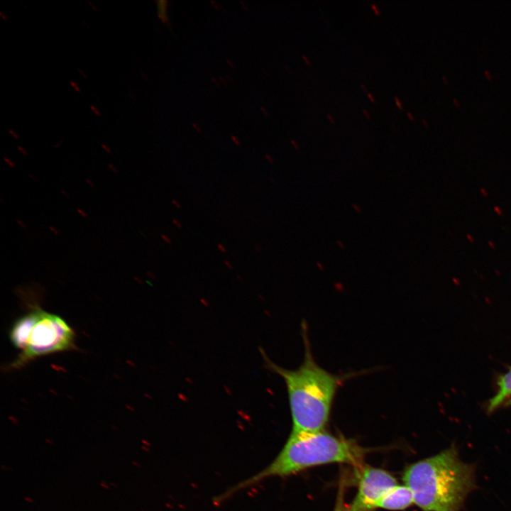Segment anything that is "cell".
<instances>
[{
	"mask_svg": "<svg viewBox=\"0 0 511 511\" xmlns=\"http://www.w3.org/2000/svg\"><path fill=\"white\" fill-rule=\"evenodd\" d=\"M488 246H489L490 248H492V249H495V243H494L493 241H488Z\"/></svg>",
	"mask_w": 511,
	"mask_h": 511,
	"instance_id": "cell-44",
	"label": "cell"
},
{
	"mask_svg": "<svg viewBox=\"0 0 511 511\" xmlns=\"http://www.w3.org/2000/svg\"><path fill=\"white\" fill-rule=\"evenodd\" d=\"M89 108H90L91 111L97 116H101L100 111L99 110V109L97 106H95L94 105H90Z\"/></svg>",
	"mask_w": 511,
	"mask_h": 511,
	"instance_id": "cell-13",
	"label": "cell"
},
{
	"mask_svg": "<svg viewBox=\"0 0 511 511\" xmlns=\"http://www.w3.org/2000/svg\"><path fill=\"white\" fill-rule=\"evenodd\" d=\"M171 202L177 209L181 208V204L177 199H172Z\"/></svg>",
	"mask_w": 511,
	"mask_h": 511,
	"instance_id": "cell-27",
	"label": "cell"
},
{
	"mask_svg": "<svg viewBox=\"0 0 511 511\" xmlns=\"http://www.w3.org/2000/svg\"><path fill=\"white\" fill-rule=\"evenodd\" d=\"M452 102H453V104H454L456 108H459V107H461V104L460 100H459L457 97H454L452 98Z\"/></svg>",
	"mask_w": 511,
	"mask_h": 511,
	"instance_id": "cell-17",
	"label": "cell"
},
{
	"mask_svg": "<svg viewBox=\"0 0 511 511\" xmlns=\"http://www.w3.org/2000/svg\"><path fill=\"white\" fill-rule=\"evenodd\" d=\"M353 207L354 208V209L356 210V211H357V212H361V209H360V207H359L358 206H357L356 204H353Z\"/></svg>",
	"mask_w": 511,
	"mask_h": 511,
	"instance_id": "cell-51",
	"label": "cell"
},
{
	"mask_svg": "<svg viewBox=\"0 0 511 511\" xmlns=\"http://www.w3.org/2000/svg\"><path fill=\"white\" fill-rule=\"evenodd\" d=\"M110 485H112V486H114V487H116V485L114 483H110Z\"/></svg>",
	"mask_w": 511,
	"mask_h": 511,
	"instance_id": "cell-60",
	"label": "cell"
},
{
	"mask_svg": "<svg viewBox=\"0 0 511 511\" xmlns=\"http://www.w3.org/2000/svg\"><path fill=\"white\" fill-rule=\"evenodd\" d=\"M505 406H511V399L508 400L505 403V405H504L503 407H505Z\"/></svg>",
	"mask_w": 511,
	"mask_h": 511,
	"instance_id": "cell-53",
	"label": "cell"
},
{
	"mask_svg": "<svg viewBox=\"0 0 511 511\" xmlns=\"http://www.w3.org/2000/svg\"><path fill=\"white\" fill-rule=\"evenodd\" d=\"M101 147L102 148V149H103L106 153H108V154H111V150L110 147H109L108 145H106V144H105V143H101Z\"/></svg>",
	"mask_w": 511,
	"mask_h": 511,
	"instance_id": "cell-19",
	"label": "cell"
},
{
	"mask_svg": "<svg viewBox=\"0 0 511 511\" xmlns=\"http://www.w3.org/2000/svg\"><path fill=\"white\" fill-rule=\"evenodd\" d=\"M217 248L223 253H226L228 251L227 249L226 248V247L221 243H218Z\"/></svg>",
	"mask_w": 511,
	"mask_h": 511,
	"instance_id": "cell-23",
	"label": "cell"
},
{
	"mask_svg": "<svg viewBox=\"0 0 511 511\" xmlns=\"http://www.w3.org/2000/svg\"><path fill=\"white\" fill-rule=\"evenodd\" d=\"M75 334L60 316L40 309L24 348L11 363L18 368L35 358L72 349Z\"/></svg>",
	"mask_w": 511,
	"mask_h": 511,
	"instance_id": "cell-4",
	"label": "cell"
},
{
	"mask_svg": "<svg viewBox=\"0 0 511 511\" xmlns=\"http://www.w3.org/2000/svg\"><path fill=\"white\" fill-rule=\"evenodd\" d=\"M363 449L356 442L324 430L292 432L282 450L268 466L231 488L224 496L227 497L268 478L287 476L315 466L344 463L363 468Z\"/></svg>",
	"mask_w": 511,
	"mask_h": 511,
	"instance_id": "cell-3",
	"label": "cell"
},
{
	"mask_svg": "<svg viewBox=\"0 0 511 511\" xmlns=\"http://www.w3.org/2000/svg\"><path fill=\"white\" fill-rule=\"evenodd\" d=\"M8 131H9V134H10L13 138H15V139H16V140H18V139L20 138V136H19V135L17 133V132H16V131H13V129L9 128V129H8Z\"/></svg>",
	"mask_w": 511,
	"mask_h": 511,
	"instance_id": "cell-16",
	"label": "cell"
},
{
	"mask_svg": "<svg viewBox=\"0 0 511 511\" xmlns=\"http://www.w3.org/2000/svg\"><path fill=\"white\" fill-rule=\"evenodd\" d=\"M317 266L319 267V268H320V269H322V270L324 269L323 265H322L321 263H319V262H317Z\"/></svg>",
	"mask_w": 511,
	"mask_h": 511,
	"instance_id": "cell-55",
	"label": "cell"
},
{
	"mask_svg": "<svg viewBox=\"0 0 511 511\" xmlns=\"http://www.w3.org/2000/svg\"><path fill=\"white\" fill-rule=\"evenodd\" d=\"M107 167H108L111 172H113L114 173H117V172H118V170H117L116 167L114 164H112V163L108 164V165H107Z\"/></svg>",
	"mask_w": 511,
	"mask_h": 511,
	"instance_id": "cell-22",
	"label": "cell"
},
{
	"mask_svg": "<svg viewBox=\"0 0 511 511\" xmlns=\"http://www.w3.org/2000/svg\"><path fill=\"white\" fill-rule=\"evenodd\" d=\"M466 238H467V239H468L471 243H473V242H474V238H473V237L470 233H467V234H466Z\"/></svg>",
	"mask_w": 511,
	"mask_h": 511,
	"instance_id": "cell-42",
	"label": "cell"
},
{
	"mask_svg": "<svg viewBox=\"0 0 511 511\" xmlns=\"http://www.w3.org/2000/svg\"><path fill=\"white\" fill-rule=\"evenodd\" d=\"M304 358L295 370H287L268 363L270 368L285 381L294 432L324 430L329 419L336 392L353 374L339 375L320 367L311 352L307 330L303 328Z\"/></svg>",
	"mask_w": 511,
	"mask_h": 511,
	"instance_id": "cell-2",
	"label": "cell"
},
{
	"mask_svg": "<svg viewBox=\"0 0 511 511\" xmlns=\"http://www.w3.org/2000/svg\"><path fill=\"white\" fill-rule=\"evenodd\" d=\"M61 193H62L65 197H67V198H70V194H69L65 189H61Z\"/></svg>",
	"mask_w": 511,
	"mask_h": 511,
	"instance_id": "cell-46",
	"label": "cell"
},
{
	"mask_svg": "<svg viewBox=\"0 0 511 511\" xmlns=\"http://www.w3.org/2000/svg\"><path fill=\"white\" fill-rule=\"evenodd\" d=\"M46 441H48L49 444H53L52 441H50L48 440H46Z\"/></svg>",
	"mask_w": 511,
	"mask_h": 511,
	"instance_id": "cell-63",
	"label": "cell"
},
{
	"mask_svg": "<svg viewBox=\"0 0 511 511\" xmlns=\"http://www.w3.org/2000/svg\"><path fill=\"white\" fill-rule=\"evenodd\" d=\"M82 22H83V24H84V26H86L89 29H90V27H89V26L87 23V21H84L83 20Z\"/></svg>",
	"mask_w": 511,
	"mask_h": 511,
	"instance_id": "cell-58",
	"label": "cell"
},
{
	"mask_svg": "<svg viewBox=\"0 0 511 511\" xmlns=\"http://www.w3.org/2000/svg\"><path fill=\"white\" fill-rule=\"evenodd\" d=\"M414 503L411 490L406 485H397L388 490L378 502L376 508L390 510H405Z\"/></svg>",
	"mask_w": 511,
	"mask_h": 511,
	"instance_id": "cell-6",
	"label": "cell"
},
{
	"mask_svg": "<svg viewBox=\"0 0 511 511\" xmlns=\"http://www.w3.org/2000/svg\"><path fill=\"white\" fill-rule=\"evenodd\" d=\"M49 229H50L55 235H57H57L60 234L59 231H58L56 228H55L54 226H49Z\"/></svg>",
	"mask_w": 511,
	"mask_h": 511,
	"instance_id": "cell-32",
	"label": "cell"
},
{
	"mask_svg": "<svg viewBox=\"0 0 511 511\" xmlns=\"http://www.w3.org/2000/svg\"><path fill=\"white\" fill-rule=\"evenodd\" d=\"M362 111H363V114L366 116V118L370 119V115L366 109H363Z\"/></svg>",
	"mask_w": 511,
	"mask_h": 511,
	"instance_id": "cell-40",
	"label": "cell"
},
{
	"mask_svg": "<svg viewBox=\"0 0 511 511\" xmlns=\"http://www.w3.org/2000/svg\"><path fill=\"white\" fill-rule=\"evenodd\" d=\"M407 116H408V118H409L411 121H414V120H415V119H414V116H413V114H412L411 112L407 111Z\"/></svg>",
	"mask_w": 511,
	"mask_h": 511,
	"instance_id": "cell-43",
	"label": "cell"
},
{
	"mask_svg": "<svg viewBox=\"0 0 511 511\" xmlns=\"http://www.w3.org/2000/svg\"><path fill=\"white\" fill-rule=\"evenodd\" d=\"M85 182H86L87 184L89 185L92 188H94V187H95V184H94V182H93L92 180L89 179V178H87V179L85 180Z\"/></svg>",
	"mask_w": 511,
	"mask_h": 511,
	"instance_id": "cell-30",
	"label": "cell"
},
{
	"mask_svg": "<svg viewBox=\"0 0 511 511\" xmlns=\"http://www.w3.org/2000/svg\"><path fill=\"white\" fill-rule=\"evenodd\" d=\"M497 391L495 394L488 400L486 403V412L490 414L511 399V367L507 372L498 376Z\"/></svg>",
	"mask_w": 511,
	"mask_h": 511,
	"instance_id": "cell-8",
	"label": "cell"
},
{
	"mask_svg": "<svg viewBox=\"0 0 511 511\" xmlns=\"http://www.w3.org/2000/svg\"><path fill=\"white\" fill-rule=\"evenodd\" d=\"M395 101L397 107L401 110L402 109V103L397 96L395 97Z\"/></svg>",
	"mask_w": 511,
	"mask_h": 511,
	"instance_id": "cell-21",
	"label": "cell"
},
{
	"mask_svg": "<svg viewBox=\"0 0 511 511\" xmlns=\"http://www.w3.org/2000/svg\"><path fill=\"white\" fill-rule=\"evenodd\" d=\"M397 484L388 471L367 466L363 468L358 493L346 511H372L385 494Z\"/></svg>",
	"mask_w": 511,
	"mask_h": 511,
	"instance_id": "cell-5",
	"label": "cell"
},
{
	"mask_svg": "<svg viewBox=\"0 0 511 511\" xmlns=\"http://www.w3.org/2000/svg\"><path fill=\"white\" fill-rule=\"evenodd\" d=\"M367 95H368V97L369 98V99L371 101V102H373V103H375V97L372 95V94H370V92H367Z\"/></svg>",
	"mask_w": 511,
	"mask_h": 511,
	"instance_id": "cell-36",
	"label": "cell"
},
{
	"mask_svg": "<svg viewBox=\"0 0 511 511\" xmlns=\"http://www.w3.org/2000/svg\"><path fill=\"white\" fill-rule=\"evenodd\" d=\"M0 16L4 21H8V18L4 12L0 11Z\"/></svg>",
	"mask_w": 511,
	"mask_h": 511,
	"instance_id": "cell-39",
	"label": "cell"
},
{
	"mask_svg": "<svg viewBox=\"0 0 511 511\" xmlns=\"http://www.w3.org/2000/svg\"><path fill=\"white\" fill-rule=\"evenodd\" d=\"M16 222L21 228H23V229L27 228V225L26 224V223L23 221L18 219H16Z\"/></svg>",
	"mask_w": 511,
	"mask_h": 511,
	"instance_id": "cell-28",
	"label": "cell"
},
{
	"mask_svg": "<svg viewBox=\"0 0 511 511\" xmlns=\"http://www.w3.org/2000/svg\"><path fill=\"white\" fill-rule=\"evenodd\" d=\"M88 4L89 5V6L92 8V9L94 12H97V11H98V8H97V6L92 1H88Z\"/></svg>",
	"mask_w": 511,
	"mask_h": 511,
	"instance_id": "cell-29",
	"label": "cell"
},
{
	"mask_svg": "<svg viewBox=\"0 0 511 511\" xmlns=\"http://www.w3.org/2000/svg\"><path fill=\"white\" fill-rule=\"evenodd\" d=\"M493 209H494L495 213L497 215H498V216L502 215V210L501 209V208L500 207H498L497 205L494 206Z\"/></svg>",
	"mask_w": 511,
	"mask_h": 511,
	"instance_id": "cell-20",
	"label": "cell"
},
{
	"mask_svg": "<svg viewBox=\"0 0 511 511\" xmlns=\"http://www.w3.org/2000/svg\"><path fill=\"white\" fill-rule=\"evenodd\" d=\"M100 485H101V487L104 488L105 489H109L108 485H106L104 482H101V483H100Z\"/></svg>",
	"mask_w": 511,
	"mask_h": 511,
	"instance_id": "cell-52",
	"label": "cell"
},
{
	"mask_svg": "<svg viewBox=\"0 0 511 511\" xmlns=\"http://www.w3.org/2000/svg\"><path fill=\"white\" fill-rule=\"evenodd\" d=\"M402 480L424 511H460L476 487L474 466L461 460L454 444L408 466Z\"/></svg>",
	"mask_w": 511,
	"mask_h": 511,
	"instance_id": "cell-1",
	"label": "cell"
},
{
	"mask_svg": "<svg viewBox=\"0 0 511 511\" xmlns=\"http://www.w3.org/2000/svg\"><path fill=\"white\" fill-rule=\"evenodd\" d=\"M172 222L177 229H181L182 227V224L176 219H173Z\"/></svg>",
	"mask_w": 511,
	"mask_h": 511,
	"instance_id": "cell-25",
	"label": "cell"
},
{
	"mask_svg": "<svg viewBox=\"0 0 511 511\" xmlns=\"http://www.w3.org/2000/svg\"><path fill=\"white\" fill-rule=\"evenodd\" d=\"M160 237H161V238H162L166 243H167V244H171V243H172V240H171V238H170L168 236H167L166 234L162 233V234L160 235Z\"/></svg>",
	"mask_w": 511,
	"mask_h": 511,
	"instance_id": "cell-15",
	"label": "cell"
},
{
	"mask_svg": "<svg viewBox=\"0 0 511 511\" xmlns=\"http://www.w3.org/2000/svg\"><path fill=\"white\" fill-rule=\"evenodd\" d=\"M344 485L343 482L340 483L336 501L334 511H346L347 506L344 504Z\"/></svg>",
	"mask_w": 511,
	"mask_h": 511,
	"instance_id": "cell-9",
	"label": "cell"
},
{
	"mask_svg": "<svg viewBox=\"0 0 511 511\" xmlns=\"http://www.w3.org/2000/svg\"><path fill=\"white\" fill-rule=\"evenodd\" d=\"M224 264H225L226 267H227V268H229V269H232V268H233L232 265L231 264V263H230L229 260H224Z\"/></svg>",
	"mask_w": 511,
	"mask_h": 511,
	"instance_id": "cell-38",
	"label": "cell"
},
{
	"mask_svg": "<svg viewBox=\"0 0 511 511\" xmlns=\"http://www.w3.org/2000/svg\"><path fill=\"white\" fill-rule=\"evenodd\" d=\"M133 463L134 465H136L137 466H138V463H136V462L133 461Z\"/></svg>",
	"mask_w": 511,
	"mask_h": 511,
	"instance_id": "cell-61",
	"label": "cell"
},
{
	"mask_svg": "<svg viewBox=\"0 0 511 511\" xmlns=\"http://www.w3.org/2000/svg\"><path fill=\"white\" fill-rule=\"evenodd\" d=\"M77 213H78L81 216H82V217H84V218H87V213H86V212L84 211V210H83L82 209L78 208V209H77Z\"/></svg>",
	"mask_w": 511,
	"mask_h": 511,
	"instance_id": "cell-26",
	"label": "cell"
},
{
	"mask_svg": "<svg viewBox=\"0 0 511 511\" xmlns=\"http://www.w3.org/2000/svg\"><path fill=\"white\" fill-rule=\"evenodd\" d=\"M361 87L364 89L365 92H367V89H366L365 84H361Z\"/></svg>",
	"mask_w": 511,
	"mask_h": 511,
	"instance_id": "cell-59",
	"label": "cell"
},
{
	"mask_svg": "<svg viewBox=\"0 0 511 511\" xmlns=\"http://www.w3.org/2000/svg\"><path fill=\"white\" fill-rule=\"evenodd\" d=\"M17 149L24 156H28V151L23 147H22L21 145H18Z\"/></svg>",
	"mask_w": 511,
	"mask_h": 511,
	"instance_id": "cell-18",
	"label": "cell"
},
{
	"mask_svg": "<svg viewBox=\"0 0 511 511\" xmlns=\"http://www.w3.org/2000/svg\"><path fill=\"white\" fill-rule=\"evenodd\" d=\"M254 249L256 252L260 253L262 251V247L258 244H256L254 246Z\"/></svg>",
	"mask_w": 511,
	"mask_h": 511,
	"instance_id": "cell-37",
	"label": "cell"
},
{
	"mask_svg": "<svg viewBox=\"0 0 511 511\" xmlns=\"http://www.w3.org/2000/svg\"><path fill=\"white\" fill-rule=\"evenodd\" d=\"M62 143H63V140L59 141L58 142H57V143H55V145H54V148H55V149L60 148V146L62 144Z\"/></svg>",
	"mask_w": 511,
	"mask_h": 511,
	"instance_id": "cell-45",
	"label": "cell"
},
{
	"mask_svg": "<svg viewBox=\"0 0 511 511\" xmlns=\"http://www.w3.org/2000/svg\"><path fill=\"white\" fill-rule=\"evenodd\" d=\"M371 8L375 14L379 15L380 13V11L375 4H371Z\"/></svg>",
	"mask_w": 511,
	"mask_h": 511,
	"instance_id": "cell-24",
	"label": "cell"
},
{
	"mask_svg": "<svg viewBox=\"0 0 511 511\" xmlns=\"http://www.w3.org/2000/svg\"><path fill=\"white\" fill-rule=\"evenodd\" d=\"M158 17L161 19L163 22H167V1H158Z\"/></svg>",
	"mask_w": 511,
	"mask_h": 511,
	"instance_id": "cell-10",
	"label": "cell"
},
{
	"mask_svg": "<svg viewBox=\"0 0 511 511\" xmlns=\"http://www.w3.org/2000/svg\"><path fill=\"white\" fill-rule=\"evenodd\" d=\"M270 181H271V182L274 183V180H273V179L270 178Z\"/></svg>",
	"mask_w": 511,
	"mask_h": 511,
	"instance_id": "cell-62",
	"label": "cell"
},
{
	"mask_svg": "<svg viewBox=\"0 0 511 511\" xmlns=\"http://www.w3.org/2000/svg\"><path fill=\"white\" fill-rule=\"evenodd\" d=\"M77 71L84 78H85V79L88 78L87 74L84 72V71L83 70H82L81 68H77Z\"/></svg>",
	"mask_w": 511,
	"mask_h": 511,
	"instance_id": "cell-33",
	"label": "cell"
},
{
	"mask_svg": "<svg viewBox=\"0 0 511 511\" xmlns=\"http://www.w3.org/2000/svg\"><path fill=\"white\" fill-rule=\"evenodd\" d=\"M70 85L77 92H81V88L79 85L75 82L73 80L70 81Z\"/></svg>",
	"mask_w": 511,
	"mask_h": 511,
	"instance_id": "cell-11",
	"label": "cell"
},
{
	"mask_svg": "<svg viewBox=\"0 0 511 511\" xmlns=\"http://www.w3.org/2000/svg\"><path fill=\"white\" fill-rule=\"evenodd\" d=\"M483 75L488 80H491L493 79V75L491 72L488 69H485L483 70Z\"/></svg>",
	"mask_w": 511,
	"mask_h": 511,
	"instance_id": "cell-14",
	"label": "cell"
},
{
	"mask_svg": "<svg viewBox=\"0 0 511 511\" xmlns=\"http://www.w3.org/2000/svg\"><path fill=\"white\" fill-rule=\"evenodd\" d=\"M291 144L294 146L295 148L298 149L299 146L297 142L294 140L291 141Z\"/></svg>",
	"mask_w": 511,
	"mask_h": 511,
	"instance_id": "cell-47",
	"label": "cell"
},
{
	"mask_svg": "<svg viewBox=\"0 0 511 511\" xmlns=\"http://www.w3.org/2000/svg\"><path fill=\"white\" fill-rule=\"evenodd\" d=\"M40 308H36L18 318L11 326L9 338L12 345L21 351L24 348L30 331L36 322Z\"/></svg>",
	"mask_w": 511,
	"mask_h": 511,
	"instance_id": "cell-7",
	"label": "cell"
},
{
	"mask_svg": "<svg viewBox=\"0 0 511 511\" xmlns=\"http://www.w3.org/2000/svg\"><path fill=\"white\" fill-rule=\"evenodd\" d=\"M265 158L270 163H274V160H273V157L271 155H270L269 154L265 155Z\"/></svg>",
	"mask_w": 511,
	"mask_h": 511,
	"instance_id": "cell-35",
	"label": "cell"
},
{
	"mask_svg": "<svg viewBox=\"0 0 511 511\" xmlns=\"http://www.w3.org/2000/svg\"><path fill=\"white\" fill-rule=\"evenodd\" d=\"M326 116L331 123H335V120H334V117L329 113H328L326 114Z\"/></svg>",
	"mask_w": 511,
	"mask_h": 511,
	"instance_id": "cell-41",
	"label": "cell"
},
{
	"mask_svg": "<svg viewBox=\"0 0 511 511\" xmlns=\"http://www.w3.org/2000/svg\"><path fill=\"white\" fill-rule=\"evenodd\" d=\"M337 243H338V246H339V247L344 248V245H343V243H342L341 241H337Z\"/></svg>",
	"mask_w": 511,
	"mask_h": 511,
	"instance_id": "cell-57",
	"label": "cell"
},
{
	"mask_svg": "<svg viewBox=\"0 0 511 511\" xmlns=\"http://www.w3.org/2000/svg\"><path fill=\"white\" fill-rule=\"evenodd\" d=\"M480 192L481 194H482L483 197H487L488 196V192L485 190V188L480 187Z\"/></svg>",
	"mask_w": 511,
	"mask_h": 511,
	"instance_id": "cell-34",
	"label": "cell"
},
{
	"mask_svg": "<svg viewBox=\"0 0 511 511\" xmlns=\"http://www.w3.org/2000/svg\"><path fill=\"white\" fill-rule=\"evenodd\" d=\"M422 124L424 125V126H425V127H428V126H429V123H428V121H427L426 119H423L422 120Z\"/></svg>",
	"mask_w": 511,
	"mask_h": 511,
	"instance_id": "cell-49",
	"label": "cell"
},
{
	"mask_svg": "<svg viewBox=\"0 0 511 511\" xmlns=\"http://www.w3.org/2000/svg\"><path fill=\"white\" fill-rule=\"evenodd\" d=\"M3 159H4V161L9 166H10L11 167H16V164L14 163V162H13L11 159H10V158H7V157H4Z\"/></svg>",
	"mask_w": 511,
	"mask_h": 511,
	"instance_id": "cell-12",
	"label": "cell"
},
{
	"mask_svg": "<svg viewBox=\"0 0 511 511\" xmlns=\"http://www.w3.org/2000/svg\"><path fill=\"white\" fill-rule=\"evenodd\" d=\"M147 275L150 278H155V275L153 274V273H152L150 271H148Z\"/></svg>",
	"mask_w": 511,
	"mask_h": 511,
	"instance_id": "cell-54",
	"label": "cell"
},
{
	"mask_svg": "<svg viewBox=\"0 0 511 511\" xmlns=\"http://www.w3.org/2000/svg\"><path fill=\"white\" fill-rule=\"evenodd\" d=\"M24 500H26V501H28V502H33V500L32 499H31L30 498H28V497H25V498H24Z\"/></svg>",
	"mask_w": 511,
	"mask_h": 511,
	"instance_id": "cell-56",
	"label": "cell"
},
{
	"mask_svg": "<svg viewBox=\"0 0 511 511\" xmlns=\"http://www.w3.org/2000/svg\"><path fill=\"white\" fill-rule=\"evenodd\" d=\"M28 177L34 182H38V179L32 174H28Z\"/></svg>",
	"mask_w": 511,
	"mask_h": 511,
	"instance_id": "cell-50",
	"label": "cell"
},
{
	"mask_svg": "<svg viewBox=\"0 0 511 511\" xmlns=\"http://www.w3.org/2000/svg\"><path fill=\"white\" fill-rule=\"evenodd\" d=\"M302 58L304 60L307 65H310V61L305 55H302Z\"/></svg>",
	"mask_w": 511,
	"mask_h": 511,
	"instance_id": "cell-48",
	"label": "cell"
},
{
	"mask_svg": "<svg viewBox=\"0 0 511 511\" xmlns=\"http://www.w3.org/2000/svg\"><path fill=\"white\" fill-rule=\"evenodd\" d=\"M441 79H442V82H443L445 84L447 85V84H449V78L447 77V76H446V75H441Z\"/></svg>",
	"mask_w": 511,
	"mask_h": 511,
	"instance_id": "cell-31",
	"label": "cell"
}]
</instances>
